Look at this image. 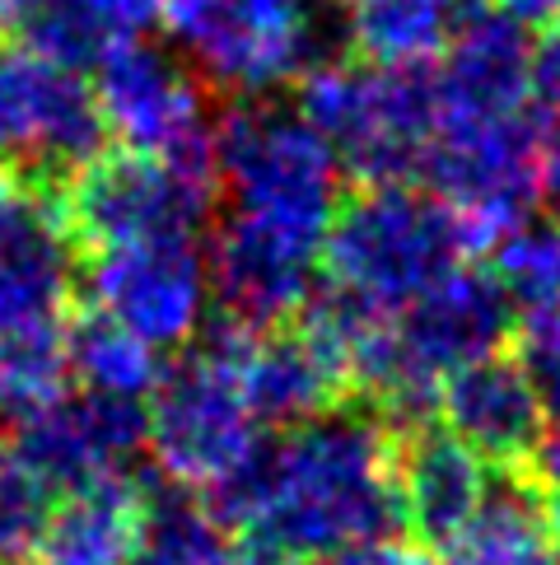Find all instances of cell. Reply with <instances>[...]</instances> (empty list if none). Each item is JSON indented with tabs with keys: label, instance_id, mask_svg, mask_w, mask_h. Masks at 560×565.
<instances>
[{
	"label": "cell",
	"instance_id": "cell-25",
	"mask_svg": "<svg viewBox=\"0 0 560 565\" xmlns=\"http://www.w3.org/2000/svg\"><path fill=\"white\" fill-rule=\"evenodd\" d=\"M514 322L560 309V225H524L495 244V271Z\"/></svg>",
	"mask_w": 560,
	"mask_h": 565
},
{
	"label": "cell",
	"instance_id": "cell-8",
	"mask_svg": "<svg viewBox=\"0 0 560 565\" xmlns=\"http://www.w3.org/2000/svg\"><path fill=\"white\" fill-rule=\"evenodd\" d=\"M94 104L127 154L215 178V94L173 47L136 43L108 56L94 75Z\"/></svg>",
	"mask_w": 560,
	"mask_h": 565
},
{
	"label": "cell",
	"instance_id": "cell-9",
	"mask_svg": "<svg viewBox=\"0 0 560 565\" xmlns=\"http://www.w3.org/2000/svg\"><path fill=\"white\" fill-rule=\"evenodd\" d=\"M94 85L29 47L0 52V169L29 183H75L104 159Z\"/></svg>",
	"mask_w": 560,
	"mask_h": 565
},
{
	"label": "cell",
	"instance_id": "cell-24",
	"mask_svg": "<svg viewBox=\"0 0 560 565\" xmlns=\"http://www.w3.org/2000/svg\"><path fill=\"white\" fill-rule=\"evenodd\" d=\"M229 561H234L229 529L202 495L187 491L150 495L136 565H229Z\"/></svg>",
	"mask_w": 560,
	"mask_h": 565
},
{
	"label": "cell",
	"instance_id": "cell-28",
	"mask_svg": "<svg viewBox=\"0 0 560 565\" xmlns=\"http://www.w3.org/2000/svg\"><path fill=\"white\" fill-rule=\"evenodd\" d=\"M317 565H439L426 547L416 542H397V537H384V542H365V547H351L342 556H327Z\"/></svg>",
	"mask_w": 560,
	"mask_h": 565
},
{
	"label": "cell",
	"instance_id": "cell-30",
	"mask_svg": "<svg viewBox=\"0 0 560 565\" xmlns=\"http://www.w3.org/2000/svg\"><path fill=\"white\" fill-rule=\"evenodd\" d=\"M532 472L542 487H551L560 495V416L547 420V430L542 439H537V449H532Z\"/></svg>",
	"mask_w": 560,
	"mask_h": 565
},
{
	"label": "cell",
	"instance_id": "cell-27",
	"mask_svg": "<svg viewBox=\"0 0 560 565\" xmlns=\"http://www.w3.org/2000/svg\"><path fill=\"white\" fill-rule=\"evenodd\" d=\"M542 108L532 117V159H537V192L551 211H560V85L542 89Z\"/></svg>",
	"mask_w": 560,
	"mask_h": 565
},
{
	"label": "cell",
	"instance_id": "cell-15",
	"mask_svg": "<svg viewBox=\"0 0 560 565\" xmlns=\"http://www.w3.org/2000/svg\"><path fill=\"white\" fill-rule=\"evenodd\" d=\"M10 449L47 491H85L98 481L131 477V462L146 454V407L75 388L19 416Z\"/></svg>",
	"mask_w": 560,
	"mask_h": 565
},
{
	"label": "cell",
	"instance_id": "cell-34",
	"mask_svg": "<svg viewBox=\"0 0 560 565\" xmlns=\"http://www.w3.org/2000/svg\"><path fill=\"white\" fill-rule=\"evenodd\" d=\"M551 537H556V552H560V495H556V504H551Z\"/></svg>",
	"mask_w": 560,
	"mask_h": 565
},
{
	"label": "cell",
	"instance_id": "cell-14",
	"mask_svg": "<svg viewBox=\"0 0 560 565\" xmlns=\"http://www.w3.org/2000/svg\"><path fill=\"white\" fill-rule=\"evenodd\" d=\"M434 131L528 122L537 104V47L499 10L472 6L430 71Z\"/></svg>",
	"mask_w": 560,
	"mask_h": 565
},
{
	"label": "cell",
	"instance_id": "cell-20",
	"mask_svg": "<svg viewBox=\"0 0 560 565\" xmlns=\"http://www.w3.org/2000/svg\"><path fill=\"white\" fill-rule=\"evenodd\" d=\"M159 0H43L24 24L29 52L66 71H98L108 56L150 43Z\"/></svg>",
	"mask_w": 560,
	"mask_h": 565
},
{
	"label": "cell",
	"instance_id": "cell-6",
	"mask_svg": "<svg viewBox=\"0 0 560 565\" xmlns=\"http://www.w3.org/2000/svg\"><path fill=\"white\" fill-rule=\"evenodd\" d=\"M299 113L327 140L359 188L411 183L434 140L430 71H384L355 56H327L299 79Z\"/></svg>",
	"mask_w": 560,
	"mask_h": 565
},
{
	"label": "cell",
	"instance_id": "cell-21",
	"mask_svg": "<svg viewBox=\"0 0 560 565\" xmlns=\"http://www.w3.org/2000/svg\"><path fill=\"white\" fill-rule=\"evenodd\" d=\"M472 0H351L346 43L355 62L384 71H416L449 47Z\"/></svg>",
	"mask_w": 560,
	"mask_h": 565
},
{
	"label": "cell",
	"instance_id": "cell-2",
	"mask_svg": "<svg viewBox=\"0 0 560 565\" xmlns=\"http://www.w3.org/2000/svg\"><path fill=\"white\" fill-rule=\"evenodd\" d=\"M342 164L304 113L276 98H248L219 117L215 131V201L229 225L286 244L327 248L342 211Z\"/></svg>",
	"mask_w": 560,
	"mask_h": 565
},
{
	"label": "cell",
	"instance_id": "cell-5",
	"mask_svg": "<svg viewBox=\"0 0 560 565\" xmlns=\"http://www.w3.org/2000/svg\"><path fill=\"white\" fill-rule=\"evenodd\" d=\"M262 420L238 374V328L211 332L146 402V449L173 491L215 500L262 454Z\"/></svg>",
	"mask_w": 560,
	"mask_h": 565
},
{
	"label": "cell",
	"instance_id": "cell-3",
	"mask_svg": "<svg viewBox=\"0 0 560 565\" xmlns=\"http://www.w3.org/2000/svg\"><path fill=\"white\" fill-rule=\"evenodd\" d=\"M463 225L416 183L359 188L342 201L323 248V305L392 322L411 299L467 267Z\"/></svg>",
	"mask_w": 560,
	"mask_h": 565
},
{
	"label": "cell",
	"instance_id": "cell-13",
	"mask_svg": "<svg viewBox=\"0 0 560 565\" xmlns=\"http://www.w3.org/2000/svg\"><path fill=\"white\" fill-rule=\"evenodd\" d=\"M75 253L62 201L0 169V341L56 332L75 318Z\"/></svg>",
	"mask_w": 560,
	"mask_h": 565
},
{
	"label": "cell",
	"instance_id": "cell-18",
	"mask_svg": "<svg viewBox=\"0 0 560 565\" xmlns=\"http://www.w3.org/2000/svg\"><path fill=\"white\" fill-rule=\"evenodd\" d=\"M238 374L262 430H299L309 420L336 412L346 393L342 370L309 332H244L238 328Z\"/></svg>",
	"mask_w": 560,
	"mask_h": 565
},
{
	"label": "cell",
	"instance_id": "cell-26",
	"mask_svg": "<svg viewBox=\"0 0 560 565\" xmlns=\"http://www.w3.org/2000/svg\"><path fill=\"white\" fill-rule=\"evenodd\" d=\"M52 510V491L37 481L10 444H0V565H19L33 556Z\"/></svg>",
	"mask_w": 560,
	"mask_h": 565
},
{
	"label": "cell",
	"instance_id": "cell-17",
	"mask_svg": "<svg viewBox=\"0 0 560 565\" xmlns=\"http://www.w3.org/2000/svg\"><path fill=\"white\" fill-rule=\"evenodd\" d=\"M397 491H402V523L416 529L426 547H453L467 523L491 500V468L467 444H457L444 426L416 430L397 444Z\"/></svg>",
	"mask_w": 560,
	"mask_h": 565
},
{
	"label": "cell",
	"instance_id": "cell-12",
	"mask_svg": "<svg viewBox=\"0 0 560 565\" xmlns=\"http://www.w3.org/2000/svg\"><path fill=\"white\" fill-rule=\"evenodd\" d=\"M426 192L444 201L463 225L472 248H495L499 238L532 225L537 159H532V117L499 127H449L434 131L426 154Z\"/></svg>",
	"mask_w": 560,
	"mask_h": 565
},
{
	"label": "cell",
	"instance_id": "cell-19",
	"mask_svg": "<svg viewBox=\"0 0 560 565\" xmlns=\"http://www.w3.org/2000/svg\"><path fill=\"white\" fill-rule=\"evenodd\" d=\"M150 495L131 477L71 491L47 510L33 542V565H136Z\"/></svg>",
	"mask_w": 560,
	"mask_h": 565
},
{
	"label": "cell",
	"instance_id": "cell-23",
	"mask_svg": "<svg viewBox=\"0 0 560 565\" xmlns=\"http://www.w3.org/2000/svg\"><path fill=\"white\" fill-rule=\"evenodd\" d=\"M449 565H560L551 519L524 481H499L463 537L449 547Z\"/></svg>",
	"mask_w": 560,
	"mask_h": 565
},
{
	"label": "cell",
	"instance_id": "cell-11",
	"mask_svg": "<svg viewBox=\"0 0 560 565\" xmlns=\"http://www.w3.org/2000/svg\"><path fill=\"white\" fill-rule=\"evenodd\" d=\"M85 290L94 313L112 318L154 351L202 341L211 318V271L202 238H140L85 253Z\"/></svg>",
	"mask_w": 560,
	"mask_h": 565
},
{
	"label": "cell",
	"instance_id": "cell-10",
	"mask_svg": "<svg viewBox=\"0 0 560 565\" xmlns=\"http://www.w3.org/2000/svg\"><path fill=\"white\" fill-rule=\"evenodd\" d=\"M66 230L75 248H117L140 238H206L215 220V178L173 169L164 159L104 154L66 183Z\"/></svg>",
	"mask_w": 560,
	"mask_h": 565
},
{
	"label": "cell",
	"instance_id": "cell-1",
	"mask_svg": "<svg viewBox=\"0 0 560 565\" xmlns=\"http://www.w3.org/2000/svg\"><path fill=\"white\" fill-rule=\"evenodd\" d=\"M206 504L225 529L252 537V552L280 561H327L384 542L402 523L397 435L374 412H327L286 430Z\"/></svg>",
	"mask_w": 560,
	"mask_h": 565
},
{
	"label": "cell",
	"instance_id": "cell-4",
	"mask_svg": "<svg viewBox=\"0 0 560 565\" xmlns=\"http://www.w3.org/2000/svg\"><path fill=\"white\" fill-rule=\"evenodd\" d=\"M509 332L514 309L499 280L482 267H457L378 332L355 388H365L392 420H416L453 374L505 351Z\"/></svg>",
	"mask_w": 560,
	"mask_h": 565
},
{
	"label": "cell",
	"instance_id": "cell-29",
	"mask_svg": "<svg viewBox=\"0 0 560 565\" xmlns=\"http://www.w3.org/2000/svg\"><path fill=\"white\" fill-rule=\"evenodd\" d=\"M491 10H499L505 19H514L518 29L560 24V0H491Z\"/></svg>",
	"mask_w": 560,
	"mask_h": 565
},
{
	"label": "cell",
	"instance_id": "cell-32",
	"mask_svg": "<svg viewBox=\"0 0 560 565\" xmlns=\"http://www.w3.org/2000/svg\"><path fill=\"white\" fill-rule=\"evenodd\" d=\"M37 6H43V0H0V24H19V29H24L29 19L37 14Z\"/></svg>",
	"mask_w": 560,
	"mask_h": 565
},
{
	"label": "cell",
	"instance_id": "cell-22",
	"mask_svg": "<svg viewBox=\"0 0 560 565\" xmlns=\"http://www.w3.org/2000/svg\"><path fill=\"white\" fill-rule=\"evenodd\" d=\"M66 365L79 393L112 397V402H136L146 407L154 397L159 379H164V360L154 347H146L127 328H117L104 313H75L66 328Z\"/></svg>",
	"mask_w": 560,
	"mask_h": 565
},
{
	"label": "cell",
	"instance_id": "cell-33",
	"mask_svg": "<svg viewBox=\"0 0 560 565\" xmlns=\"http://www.w3.org/2000/svg\"><path fill=\"white\" fill-rule=\"evenodd\" d=\"M229 565H290V561H280V556H267V552H244V556H234Z\"/></svg>",
	"mask_w": 560,
	"mask_h": 565
},
{
	"label": "cell",
	"instance_id": "cell-16",
	"mask_svg": "<svg viewBox=\"0 0 560 565\" xmlns=\"http://www.w3.org/2000/svg\"><path fill=\"white\" fill-rule=\"evenodd\" d=\"M439 416H444V430L457 444H467L486 468L491 462L518 468L524 458H532L547 430V402L528 365L505 351L453 374L439 388Z\"/></svg>",
	"mask_w": 560,
	"mask_h": 565
},
{
	"label": "cell",
	"instance_id": "cell-7",
	"mask_svg": "<svg viewBox=\"0 0 560 565\" xmlns=\"http://www.w3.org/2000/svg\"><path fill=\"white\" fill-rule=\"evenodd\" d=\"M177 56L238 104L271 98L327 62L323 14L309 0H159Z\"/></svg>",
	"mask_w": 560,
	"mask_h": 565
},
{
	"label": "cell",
	"instance_id": "cell-31",
	"mask_svg": "<svg viewBox=\"0 0 560 565\" xmlns=\"http://www.w3.org/2000/svg\"><path fill=\"white\" fill-rule=\"evenodd\" d=\"M560 85V24H556V38L547 47H537V94L542 89H556Z\"/></svg>",
	"mask_w": 560,
	"mask_h": 565
}]
</instances>
